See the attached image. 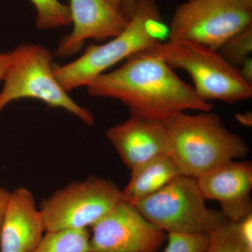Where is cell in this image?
<instances>
[{
	"label": "cell",
	"instance_id": "cell-11",
	"mask_svg": "<svg viewBox=\"0 0 252 252\" xmlns=\"http://www.w3.org/2000/svg\"><path fill=\"white\" fill-rule=\"evenodd\" d=\"M109 142L132 170L156 158L170 156V143L162 120L131 114L106 132Z\"/></svg>",
	"mask_w": 252,
	"mask_h": 252
},
{
	"label": "cell",
	"instance_id": "cell-3",
	"mask_svg": "<svg viewBox=\"0 0 252 252\" xmlns=\"http://www.w3.org/2000/svg\"><path fill=\"white\" fill-rule=\"evenodd\" d=\"M168 33L157 0H136L135 9L122 32L102 45L92 44L81 56L54 66L55 77L64 91L87 87L116 64L160 42Z\"/></svg>",
	"mask_w": 252,
	"mask_h": 252
},
{
	"label": "cell",
	"instance_id": "cell-1",
	"mask_svg": "<svg viewBox=\"0 0 252 252\" xmlns=\"http://www.w3.org/2000/svg\"><path fill=\"white\" fill-rule=\"evenodd\" d=\"M87 89L93 97L120 101L131 114L158 120L187 110L213 109L211 102L200 98L161 58L146 50L126 59L120 67L98 76Z\"/></svg>",
	"mask_w": 252,
	"mask_h": 252
},
{
	"label": "cell",
	"instance_id": "cell-19",
	"mask_svg": "<svg viewBox=\"0 0 252 252\" xmlns=\"http://www.w3.org/2000/svg\"><path fill=\"white\" fill-rule=\"evenodd\" d=\"M209 240V234L168 233V241L164 252H203Z\"/></svg>",
	"mask_w": 252,
	"mask_h": 252
},
{
	"label": "cell",
	"instance_id": "cell-27",
	"mask_svg": "<svg viewBox=\"0 0 252 252\" xmlns=\"http://www.w3.org/2000/svg\"><path fill=\"white\" fill-rule=\"evenodd\" d=\"M242 3L245 5L246 7H248L249 9L252 10V0H240Z\"/></svg>",
	"mask_w": 252,
	"mask_h": 252
},
{
	"label": "cell",
	"instance_id": "cell-22",
	"mask_svg": "<svg viewBox=\"0 0 252 252\" xmlns=\"http://www.w3.org/2000/svg\"><path fill=\"white\" fill-rule=\"evenodd\" d=\"M239 72L247 82L252 84V59L251 57L245 60L238 68Z\"/></svg>",
	"mask_w": 252,
	"mask_h": 252
},
{
	"label": "cell",
	"instance_id": "cell-13",
	"mask_svg": "<svg viewBox=\"0 0 252 252\" xmlns=\"http://www.w3.org/2000/svg\"><path fill=\"white\" fill-rule=\"evenodd\" d=\"M45 231L31 190L18 187L10 194L0 230V252H31Z\"/></svg>",
	"mask_w": 252,
	"mask_h": 252
},
{
	"label": "cell",
	"instance_id": "cell-2",
	"mask_svg": "<svg viewBox=\"0 0 252 252\" xmlns=\"http://www.w3.org/2000/svg\"><path fill=\"white\" fill-rule=\"evenodd\" d=\"M210 112L177 113L162 120L170 143V157L180 175L197 179L249 153L248 144L225 128Z\"/></svg>",
	"mask_w": 252,
	"mask_h": 252
},
{
	"label": "cell",
	"instance_id": "cell-17",
	"mask_svg": "<svg viewBox=\"0 0 252 252\" xmlns=\"http://www.w3.org/2000/svg\"><path fill=\"white\" fill-rule=\"evenodd\" d=\"M209 236L208 245L203 252L249 251L239 233L238 222L226 220L210 232Z\"/></svg>",
	"mask_w": 252,
	"mask_h": 252
},
{
	"label": "cell",
	"instance_id": "cell-29",
	"mask_svg": "<svg viewBox=\"0 0 252 252\" xmlns=\"http://www.w3.org/2000/svg\"></svg>",
	"mask_w": 252,
	"mask_h": 252
},
{
	"label": "cell",
	"instance_id": "cell-12",
	"mask_svg": "<svg viewBox=\"0 0 252 252\" xmlns=\"http://www.w3.org/2000/svg\"><path fill=\"white\" fill-rule=\"evenodd\" d=\"M196 180L205 198L218 202L228 220L238 222L252 213L251 162L233 160Z\"/></svg>",
	"mask_w": 252,
	"mask_h": 252
},
{
	"label": "cell",
	"instance_id": "cell-24",
	"mask_svg": "<svg viewBox=\"0 0 252 252\" xmlns=\"http://www.w3.org/2000/svg\"><path fill=\"white\" fill-rule=\"evenodd\" d=\"M12 52L0 54V81L3 80L5 73L7 69L10 62H11Z\"/></svg>",
	"mask_w": 252,
	"mask_h": 252
},
{
	"label": "cell",
	"instance_id": "cell-20",
	"mask_svg": "<svg viewBox=\"0 0 252 252\" xmlns=\"http://www.w3.org/2000/svg\"><path fill=\"white\" fill-rule=\"evenodd\" d=\"M239 233L245 247L252 251V213L238 222Z\"/></svg>",
	"mask_w": 252,
	"mask_h": 252
},
{
	"label": "cell",
	"instance_id": "cell-5",
	"mask_svg": "<svg viewBox=\"0 0 252 252\" xmlns=\"http://www.w3.org/2000/svg\"><path fill=\"white\" fill-rule=\"evenodd\" d=\"M10 62L0 93V114L10 102L22 98L36 99L51 107L74 114L86 125L92 126L94 116L78 104L55 77L51 52L44 46L23 44L11 51Z\"/></svg>",
	"mask_w": 252,
	"mask_h": 252
},
{
	"label": "cell",
	"instance_id": "cell-18",
	"mask_svg": "<svg viewBox=\"0 0 252 252\" xmlns=\"http://www.w3.org/2000/svg\"><path fill=\"white\" fill-rule=\"evenodd\" d=\"M220 56L233 67L238 68L252 52V24L238 32L222 44Z\"/></svg>",
	"mask_w": 252,
	"mask_h": 252
},
{
	"label": "cell",
	"instance_id": "cell-7",
	"mask_svg": "<svg viewBox=\"0 0 252 252\" xmlns=\"http://www.w3.org/2000/svg\"><path fill=\"white\" fill-rule=\"evenodd\" d=\"M251 24L252 11L240 0H187L176 8L169 40L193 41L218 51Z\"/></svg>",
	"mask_w": 252,
	"mask_h": 252
},
{
	"label": "cell",
	"instance_id": "cell-14",
	"mask_svg": "<svg viewBox=\"0 0 252 252\" xmlns=\"http://www.w3.org/2000/svg\"><path fill=\"white\" fill-rule=\"evenodd\" d=\"M130 181L122 190V200L132 205L157 193L180 175L170 156L152 159L131 170Z\"/></svg>",
	"mask_w": 252,
	"mask_h": 252
},
{
	"label": "cell",
	"instance_id": "cell-16",
	"mask_svg": "<svg viewBox=\"0 0 252 252\" xmlns=\"http://www.w3.org/2000/svg\"><path fill=\"white\" fill-rule=\"evenodd\" d=\"M36 11V26L40 30L54 29L72 23L68 5L59 0H30Z\"/></svg>",
	"mask_w": 252,
	"mask_h": 252
},
{
	"label": "cell",
	"instance_id": "cell-4",
	"mask_svg": "<svg viewBox=\"0 0 252 252\" xmlns=\"http://www.w3.org/2000/svg\"><path fill=\"white\" fill-rule=\"evenodd\" d=\"M173 69H182L193 79L194 90L207 102L235 103L252 96V84L242 77L238 68L225 61L217 50L193 41L168 40L149 49Z\"/></svg>",
	"mask_w": 252,
	"mask_h": 252
},
{
	"label": "cell",
	"instance_id": "cell-21",
	"mask_svg": "<svg viewBox=\"0 0 252 252\" xmlns=\"http://www.w3.org/2000/svg\"><path fill=\"white\" fill-rule=\"evenodd\" d=\"M10 194H11V192L3 187H0V230H1V224H2L3 220H4L6 207L9 203Z\"/></svg>",
	"mask_w": 252,
	"mask_h": 252
},
{
	"label": "cell",
	"instance_id": "cell-28",
	"mask_svg": "<svg viewBox=\"0 0 252 252\" xmlns=\"http://www.w3.org/2000/svg\"><path fill=\"white\" fill-rule=\"evenodd\" d=\"M250 252V251H247V252Z\"/></svg>",
	"mask_w": 252,
	"mask_h": 252
},
{
	"label": "cell",
	"instance_id": "cell-15",
	"mask_svg": "<svg viewBox=\"0 0 252 252\" xmlns=\"http://www.w3.org/2000/svg\"><path fill=\"white\" fill-rule=\"evenodd\" d=\"M90 236L86 229L46 232L31 252H90Z\"/></svg>",
	"mask_w": 252,
	"mask_h": 252
},
{
	"label": "cell",
	"instance_id": "cell-10",
	"mask_svg": "<svg viewBox=\"0 0 252 252\" xmlns=\"http://www.w3.org/2000/svg\"><path fill=\"white\" fill-rule=\"evenodd\" d=\"M73 23L70 34L63 37L56 56L68 58L77 54L88 39H112L127 26V19L119 10L105 0H69Z\"/></svg>",
	"mask_w": 252,
	"mask_h": 252
},
{
	"label": "cell",
	"instance_id": "cell-8",
	"mask_svg": "<svg viewBox=\"0 0 252 252\" xmlns=\"http://www.w3.org/2000/svg\"><path fill=\"white\" fill-rule=\"evenodd\" d=\"M122 200V190L112 181L91 177L58 190L40 210L46 232L86 229Z\"/></svg>",
	"mask_w": 252,
	"mask_h": 252
},
{
	"label": "cell",
	"instance_id": "cell-25",
	"mask_svg": "<svg viewBox=\"0 0 252 252\" xmlns=\"http://www.w3.org/2000/svg\"><path fill=\"white\" fill-rule=\"evenodd\" d=\"M236 119L240 124L244 126L251 127L252 123V113H246V114H236Z\"/></svg>",
	"mask_w": 252,
	"mask_h": 252
},
{
	"label": "cell",
	"instance_id": "cell-6",
	"mask_svg": "<svg viewBox=\"0 0 252 252\" xmlns=\"http://www.w3.org/2000/svg\"><path fill=\"white\" fill-rule=\"evenodd\" d=\"M205 200L196 179L180 175L134 205L163 231L209 234L228 220L208 208Z\"/></svg>",
	"mask_w": 252,
	"mask_h": 252
},
{
	"label": "cell",
	"instance_id": "cell-9",
	"mask_svg": "<svg viewBox=\"0 0 252 252\" xmlns=\"http://www.w3.org/2000/svg\"><path fill=\"white\" fill-rule=\"evenodd\" d=\"M91 228V252H156L164 240L163 230L123 200Z\"/></svg>",
	"mask_w": 252,
	"mask_h": 252
},
{
	"label": "cell",
	"instance_id": "cell-26",
	"mask_svg": "<svg viewBox=\"0 0 252 252\" xmlns=\"http://www.w3.org/2000/svg\"><path fill=\"white\" fill-rule=\"evenodd\" d=\"M105 1L108 2L109 4L112 5L113 7L121 11L120 7L122 0H105Z\"/></svg>",
	"mask_w": 252,
	"mask_h": 252
},
{
	"label": "cell",
	"instance_id": "cell-23",
	"mask_svg": "<svg viewBox=\"0 0 252 252\" xmlns=\"http://www.w3.org/2000/svg\"><path fill=\"white\" fill-rule=\"evenodd\" d=\"M136 0H122L121 2V12L127 19H130L134 9H135Z\"/></svg>",
	"mask_w": 252,
	"mask_h": 252
}]
</instances>
